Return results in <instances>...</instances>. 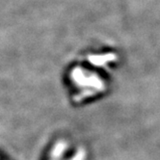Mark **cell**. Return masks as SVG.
Wrapping results in <instances>:
<instances>
[{"label":"cell","instance_id":"cell-1","mask_svg":"<svg viewBox=\"0 0 160 160\" xmlns=\"http://www.w3.org/2000/svg\"><path fill=\"white\" fill-rule=\"evenodd\" d=\"M67 147H68V145L66 142H64V141L58 142L54 146L53 150L50 153V157L53 159H60L63 156L64 152H66Z\"/></svg>","mask_w":160,"mask_h":160},{"label":"cell","instance_id":"cell-2","mask_svg":"<svg viewBox=\"0 0 160 160\" xmlns=\"http://www.w3.org/2000/svg\"><path fill=\"white\" fill-rule=\"evenodd\" d=\"M85 157H86L85 151L82 150V148H80V150H78V152L75 153V155L73 157H72L70 160H85Z\"/></svg>","mask_w":160,"mask_h":160}]
</instances>
